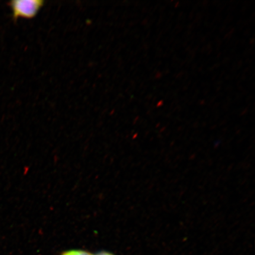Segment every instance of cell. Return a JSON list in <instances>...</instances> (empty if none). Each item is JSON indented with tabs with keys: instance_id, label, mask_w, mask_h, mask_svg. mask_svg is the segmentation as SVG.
Listing matches in <instances>:
<instances>
[{
	"instance_id": "3957f363",
	"label": "cell",
	"mask_w": 255,
	"mask_h": 255,
	"mask_svg": "<svg viewBox=\"0 0 255 255\" xmlns=\"http://www.w3.org/2000/svg\"><path fill=\"white\" fill-rule=\"evenodd\" d=\"M94 255H116L113 254V253H110V252L107 251H101L99 252V253L94 254Z\"/></svg>"
},
{
	"instance_id": "7a4b0ae2",
	"label": "cell",
	"mask_w": 255,
	"mask_h": 255,
	"mask_svg": "<svg viewBox=\"0 0 255 255\" xmlns=\"http://www.w3.org/2000/svg\"><path fill=\"white\" fill-rule=\"evenodd\" d=\"M60 255H94V254L85 250H71L63 252Z\"/></svg>"
},
{
	"instance_id": "6da1fadb",
	"label": "cell",
	"mask_w": 255,
	"mask_h": 255,
	"mask_svg": "<svg viewBox=\"0 0 255 255\" xmlns=\"http://www.w3.org/2000/svg\"><path fill=\"white\" fill-rule=\"evenodd\" d=\"M42 0H12L8 2L14 21L19 18H33L44 5Z\"/></svg>"
}]
</instances>
